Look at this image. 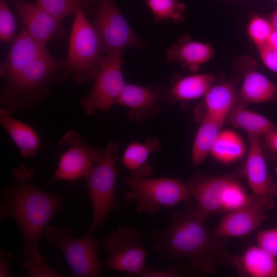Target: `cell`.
<instances>
[{
  "label": "cell",
  "instance_id": "1",
  "mask_svg": "<svg viewBox=\"0 0 277 277\" xmlns=\"http://www.w3.org/2000/svg\"><path fill=\"white\" fill-rule=\"evenodd\" d=\"M12 175L15 184L1 190L0 222L12 218L18 226L25 245L26 260L22 263L28 277H61L48 265L39 251L42 236L50 220L63 206L58 193H51L33 186L34 171L25 165L14 168Z\"/></svg>",
  "mask_w": 277,
  "mask_h": 277
},
{
  "label": "cell",
  "instance_id": "2",
  "mask_svg": "<svg viewBox=\"0 0 277 277\" xmlns=\"http://www.w3.org/2000/svg\"><path fill=\"white\" fill-rule=\"evenodd\" d=\"M185 204L183 209L172 212L165 229L153 231V250L176 263L187 261L185 268L201 276L212 273L218 265H230L232 256L226 249L227 239L212 235L194 204Z\"/></svg>",
  "mask_w": 277,
  "mask_h": 277
},
{
  "label": "cell",
  "instance_id": "3",
  "mask_svg": "<svg viewBox=\"0 0 277 277\" xmlns=\"http://www.w3.org/2000/svg\"><path fill=\"white\" fill-rule=\"evenodd\" d=\"M106 54L100 38L81 8L75 14L67 57L64 61L57 81L72 76L75 82L85 84L94 80Z\"/></svg>",
  "mask_w": 277,
  "mask_h": 277
},
{
  "label": "cell",
  "instance_id": "4",
  "mask_svg": "<svg viewBox=\"0 0 277 277\" xmlns=\"http://www.w3.org/2000/svg\"><path fill=\"white\" fill-rule=\"evenodd\" d=\"M124 183L130 190L125 193V202L135 204V211L153 215L163 208L170 209L191 201L187 183L175 177L134 178L126 176Z\"/></svg>",
  "mask_w": 277,
  "mask_h": 277
},
{
  "label": "cell",
  "instance_id": "5",
  "mask_svg": "<svg viewBox=\"0 0 277 277\" xmlns=\"http://www.w3.org/2000/svg\"><path fill=\"white\" fill-rule=\"evenodd\" d=\"M118 151V145L110 141L102 159L91 167L85 177L92 209L89 231L93 232L104 224L112 211L120 207L115 196Z\"/></svg>",
  "mask_w": 277,
  "mask_h": 277
},
{
  "label": "cell",
  "instance_id": "6",
  "mask_svg": "<svg viewBox=\"0 0 277 277\" xmlns=\"http://www.w3.org/2000/svg\"><path fill=\"white\" fill-rule=\"evenodd\" d=\"M93 12L91 24L97 32L106 54L125 49L145 47L123 16L114 0H87Z\"/></svg>",
  "mask_w": 277,
  "mask_h": 277
},
{
  "label": "cell",
  "instance_id": "7",
  "mask_svg": "<svg viewBox=\"0 0 277 277\" xmlns=\"http://www.w3.org/2000/svg\"><path fill=\"white\" fill-rule=\"evenodd\" d=\"M89 232L81 238L71 235L66 227H47L46 239L53 245L57 246L63 253L71 270V275L76 277H97L101 275V264L97 251L100 243Z\"/></svg>",
  "mask_w": 277,
  "mask_h": 277
},
{
  "label": "cell",
  "instance_id": "8",
  "mask_svg": "<svg viewBox=\"0 0 277 277\" xmlns=\"http://www.w3.org/2000/svg\"><path fill=\"white\" fill-rule=\"evenodd\" d=\"M145 242L142 234L133 227L121 226L110 232L103 241L104 249L109 253L104 269L140 276L147 267Z\"/></svg>",
  "mask_w": 277,
  "mask_h": 277
},
{
  "label": "cell",
  "instance_id": "9",
  "mask_svg": "<svg viewBox=\"0 0 277 277\" xmlns=\"http://www.w3.org/2000/svg\"><path fill=\"white\" fill-rule=\"evenodd\" d=\"M122 51L116 50L106 55L97 73L91 91L80 103L87 114L97 110L110 109L120 96L126 82L122 72Z\"/></svg>",
  "mask_w": 277,
  "mask_h": 277
},
{
  "label": "cell",
  "instance_id": "10",
  "mask_svg": "<svg viewBox=\"0 0 277 277\" xmlns=\"http://www.w3.org/2000/svg\"><path fill=\"white\" fill-rule=\"evenodd\" d=\"M61 145H70L61 155L53 179L44 187L61 180L70 183L71 186L77 180L85 177L89 170L103 157L106 148L97 149L74 130L68 131L60 140Z\"/></svg>",
  "mask_w": 277,
  "mask_h": 277
},
{
  "label": "cell",
  "instance_id": "11",
  "mask_svg": "<svg viewBox=\"0 0 277 277\" xmlns=\"http://www.w3.org/2000/svg\"><path fill=\"white\" fill-rule=\"evenodd\" d=\"M244 174L243 164L236 170L218 175L196 173L187 183L197 213L205 220L210 215L222 213L224 193L230 183Z\"/></svg>",
  "mask_w": 277,
  "mask_h": 277
},
{
  "label": "cell",
  "instance_id": "12",
  "mask_svg": "<svg viewBox=\"0 0 277 277\" xmlns=\"http://www.w3.org/2000/svg\"><path fill=\"white\" fill-rule=\"evenodd\" d=\"M260 137L248 136V150L243 164L244 175L252 194L268 210L273 206L277 186L269 174Z\"/></svg>",
  "mask_w": 277,
  "mask_h": 277
},
{
  "label": "cell",
  "instance_id": "13",
  "mask_svg": "<svg viewBox=\"0 0 277 277\" xmlns=\"http://www.w3.org/2000/svg\"><path fill=\"white\" fill-rule=\"evenodd\" d=\"M165 88L160 82L149 86L126 83L115 104L128 109L131 120L143 124L160 113Z\"/></svg>",
  "mask_w": 277,
  "mask_h": 277
},
{
  "label": "cell",
  "instance_id": "14",
  "mask_svg": "<svg viewBox=\"0 0 277 277\" xmlns=\"http://www.w3.org/2000/svg\"><path fill=\"white\" fill-rule=\"evenodd\" d=\"M256 61L242 55L233 63L234 70L243 78L239 90L240 100L246 104L272 103L277 104V83L257 70Z\"/></svg>",
  "mask_w": 277,
  "mask_h": 277
},
{
  "label": "cell",
  "instance_id": "15",
  "mask_svg": "<svg viewBox=\"0 0 277 277\" xmlns=\"http://www.w3.org/2000/svg\"><path fill=\"white\" fill-rule=\"evenodd\" d=\"M265 205L253 194L249 201L236 210L225 213L213 232L216 238L245 236L256 230L268 218Z\"/></svg>",
  "mask_w": 277,
  "mask_h": 277
},
{
  "label": "cell",
  "instance_id": "16",
  "mask_svg": "<svg viewBox=\"0 0 277 277\" xmlns=\"http://www.w3.org/2000/svg\"><path fill=\"white\" fill-rule=\"evenodd\" d=\"M63 63L48 52L7 80V90L15 96L29 95L44 86L58 70H61Z\"/></svg>",
  "mask_w": 277,
  "mask_h": 277
},
{
  "label": "cell",
  "instance_id": "17",
  "mask_svg": "<svg viewBox=\"0 0 277 277\" xmlns=\"http://www.w3.org/2000/svg\"><path fill=\"white\" fill-rule=\"evenodd\" d=\"M240 74L228 80L214 83L204 96L202 102L195 108L196 121L208 117L224 123L239 100L237 85Z\"/></svg>",
  "mask_w": 277,
  "mask_h": 277
},
{
  "label": "cell",
  "instance_id": "18",
  "mask_svg": "<svg viewBox=\"0 0 277 277\" xmlns=\"http://www.w3.org/2000/svg\"><path fill=\"white\" fill-rule=\"evenodd\" d=\"M16 10L29 34L38 42L45 45L64 36L66 28L61 19L52 16L36 4L18 1Z\"/></svg>",
  "mask_w": 277,
  "mask_h": 277
},
{
  "label": "cell",
  "instance_id": "19",
  "mask_svg": "<svg viewBox=\"0 0 277 277\" xmlns=\"http://www.w3.org/2000/svg\"><path fill=\"white\" fill-rule=\"evenodd\" d=\"M217 80V76L213 73L175 75L165 88L164 103L183 107L189 102L203 97Z\"/></svg>",
  "mask_w": 277,
  "mask_h": 277
},
{
  "label": "cell",
  "instance_id": "20",
  "mask_svg": "<svg viewBox=\"0 0 277 277\" xmlns=\"http://www.w3.org/2000/svg\"><path fill=\"white\" fill-rule=\"evenodd\" d=\"M47 52L46 45L35 40L23 28L14 38L7 55L1 64V75L9 80Z\"/></svg>",
  "mask_w": 277,
  "mask_h": 277
},
{
  "label": "cell",
  "instance_id": "21",
  "mask_svg": "<svg viewBox=\"0 0 277 277\" xmlns=\"http://www.w3.org/2000/svg\"><path fill=\"white\" fill-rule=\"evenodd\" d=\"M214 52L211 44L193 41L189 34H184L167 49L166 56L169 63L178 64L183 68L196 72L213 58Z\"/></svg>",
  "mask_w": 277,
  "mask_h": 277
},
{
  "label": "cell",
  "instance_id": "22",
  "mask_svg": "<svg viewBox=\"0 0 277 277\" xmlns=\"http://www.w3.org/2000/svg\"><path fill=\"white\" fill-rule=\"evenodd\" d=\"M230 265L240 276L277 277V261L259 246H250L242 254L231 257Z\"/></svg>",
  "mask_w": 277,
  "mask_h": 277
},
{
  "label": "cell",
  "instance_id": "23",
  "mask_svg": "<svg viewBox=\"0 0 277 277\" xmlns=\"http://www.w3.org/2000/svg\"><path fill=\"white\" fill-rule=\"evenodd\" d=\"M162 147L159 139L150 137L143 143L131 142L125 149L122 162L134 178H147L153 172L152 166L148 163L150 155L158 152Z\"/></svg>",
  "mask_w": 277,
  "mask_h": 277
},
{
  "label": "cell",
  "instance_id": "24",
  "mask_svg": "<svg viewBox=\"0 0 277 277\" xmlns=\"http://www.w3.org/2000/svg\"><path fill=\"white\" fill-rule=\"evenodd\" d=\"M0 122L23 156L30 158L36 155L41 140L31 127L12 117L5 108L0 109Z\"/></svg>",
  "mask_w": 277,
  "mask_h": 277
},
{
  "label": "cell",
  "instance_id": "25",
  "mask_svg": "<svg viewBox=\"0 0 277 277\" xmlns=\"http://www.w3.org/2000/svg\"><path fill=\"white\" fill-rule=\"evenodd\" d=\"M246 105L239 98L226 122L233 127L245 131L248 136L261 137L277 128L267 117L247 108Z\"/></svg>",
  "mask_w": 277,
  "mask_h": 277
},
{
  "label": "cell",
  "instance_id": "26",
  "mask_svg": "<svg viewBox=\"0 0 277 277\" xmlns=\"http://www.w3.org/2000/svg\"><path fill=\"white\" fill-rule=\"evenodd\" d=\"M247 150L248 146L239 133L224 129L219 132L209 155L221 164H231L245 157Z\"/></svg>",
  "mask_w": 277,
  "mask_h": 277
},
{
  "label": "cell",
  "instance_id": "27",
  "mask_svg": "<svg viewBox=\"0 0 277 277\" xmlns=\"http://www.w3.org/2000/svg\"><path fill=\"white\" fill-rule=\"evenodd\" d=\"M200 123L191 148V162L194 166L203 163L209 155L224 123L208 117L196 121Z\"/></svg>",
  "mask_w": 277,
  "mask_h": 277
},
{
  "label": "cell",
  "instance_id": "28",
  "mask_svg": "<svg viewBox=\"0 0 277 277\" xmlns=\"http://www.w3.org/2000/svg\"><path fill=\"white\" fill-rule=\"evenodd\" d=\"M154 22L179 24L184 18L185 5L179 0H145Z\"/></svg>",
  "mask_w": 277,
  "mask_h": 277
},
{
  "label": "cell",
  "instance_id": "29",
  "mask_svg": "<svg viewBox=\"0 0 277 277\" xmlns=\"http://www.w3.org/2000/svg\"><path fill=\"white\" fill-rule=\"evenodd\" d=\"M244 174L233 180L226 188L222 200V213L236 210L245 205L251 195H249L242 184Z\"/></svg>",
  "mask_w": 277,
  "mask_h": 277
},
{
  "label": "cell",
  "instance_id": "30",
  "mask_svg": "<svg viewBox=\"0 0 277 277\" xmlns=\"http://www.w3.org/2000/svg\"><path fill=\"white\" fill-rule=\"evenodd\" d=\"M246 30L248 37L258 49L266 45L273 29L268 18L253 14L250 17Z\"/></svg>",
  "mask_w": 277,
  "mask_h": 277
},
{
  "label": "cell",
  "instance_id": "31",
  "mask_svg": "<svg viewBox=\"0 0 277 277\" xmlns=\"http://www.w3.org/2000/svg\"><path fill=\"white\" fill-rule=\"evenodd\" d=\"M38 6L46 12L61 19L63 17L75 14L77 10L86 6L78 0H36Z\"/></svg>",
  "mask_w": 277,
  "mask_h": 277
},
{
  "label": "cell",
  "instance_id": "32",
  "mask_svg": "<svg viewBox=\"0 0 277 277\" xmlns=\"http://www.w3.org/2000/svg\"><path fill=\"white\" fill-rule=\"evenodd\" d=\"M15 20L5 0H0V40L10 42L15 35Z\"/></svg>",
  "mask_w": 277,
  "mask_h": 277
},
{
  "label": "cell",
  "instance_id": "33",
  "mask_svg": "<svg viewBox=\"0 0 277 277\" xmlns=\"http://www.w3.org/2000/svg\"><path fill=\"white\" fill-rule=\"evenodd\" d=\"M257 245L269 254L277 256V228L264 229L256 235Z\"/></svg>",
  "mask_w": 277,
  "mask_h": 277
},
{
  "label": "cell",
  "instance_id": "34",
  "mask_svg": "<svg viewBox=\"0 0 277 277\" xmlns=\"http://www.w3.org/2000/svg\"><path fill=\"white\" fill-rule=\"evenodd\" d=\"M266 157L274 161L277 160V128L260 137Z\"/></svg>",
  "mask_w": 277,
  "mask_h": 277
},
{
  "label": "cell",
  "instance_id": "35",
  "mask_svg": "<svg viewBox=\"0 0 277 277\" xmlns=\"http://www.w3.org/2000/svg\"><path fill=\"white\" fill-rule=\"evenodd\" d=\"M257 50L266 67L277 73V51L271 50L266 46L258 48Z\"/></svg>",
  "mask_w": 277,
  "mask_h": 277
},
{
  "label": "cell",
  "instance_id": "36",
  "mask_svg": "<svg viewBox=\"0 0 277 277\" xmlns=\"http://www.w3.org/2000/svg\"><path fill=\"white\" fill-rule=\"evenodd\" d=\"M183 274L173 266L162 270H154L146 267L140 276L141 277H177L182 276Z\"/></svg>",
  "mask_w": 277,
  "mask_h": 277
},
{
  "label": "cell",
  "instance_id": "37",
  "mask_svg": "<svg viewBox=\"0 0 277 277\" xmlns=\"http://www.w3.org/2000/svg\"><path fill=\"white\" fill-rule=\"evenodd\" d=\"M14 260L12 254L4 250H0V277H7L10 275L9 267Z\"/></svg>",
  "mask_w": 277,
  "mask_h": 277
},
{
  "label": "cell",
  "instance_id": "38",
  "mask_svg": "<svg viewBox=\"0 0 277 277\" xmlns=\"http://www.w3.org/2000/svg\"><path fill=\"white\" fill-rule=\"evenodd\" d=\"M267 48L277 51V31L273 29L269 35L266 44L265 46Z\"/></svg>",
  "mask_w": 277,
  "mask_h": 277
},
{
  "label": "cell",
  "instance_id": "39",
  "mask_svg": "<svg viewBox=\"0 0 277 277\" xmlns=\"http://www.w3.org/2000/svg\"><path fill=\"white\" fill-rule=\"evenodd\" d=\"M268 19L273 29L277 31V8L269 15Z\"/></svg>",
  "mask_w": 277,
  "mask_h": 277
},
{
  "label": "cell",
  "instance_id": "40",
  "mask_svg": "<svg viewBox=\"0 0 277 277\" xmlns=\"http://www.w3.org/2000/svg\"><path fill=\"white\" fill-rule=\"evenodd\" d=\"M82 3H83L86 7L88 6L87 0H78Z\"/></svg>",
  "mask_w": 277,
  "mask_h": 277
},
{
  "label": "cell",
  "instance_id": "41",
  "mask_svg": "<svg viewBox=\"0 0 277 277\" xmlns=\"http://www.w3.org/2000/svg\"><path fill=\"white\" fill-rule=\"evenodd\" d=\"M275 162V167H274V171L276 173V174H277V160L274 161Z\"/></svg>",
  "mask_w": 277,
  "mask_h": 277
},
{
  "label": "cell",
  "instance_id": "42",
  "mask_svg": "<svg viewBox=\"0 0 277 277\" xmlns=\"http://www.w3.org/2000/svg\"><path fill=\"white\" fill-rule=\"evenodd\" d=\"M277 4V0H273Z\"/></svg>",
  "mask_w": 277,
  "mask_h": 277
}]
</instances>
